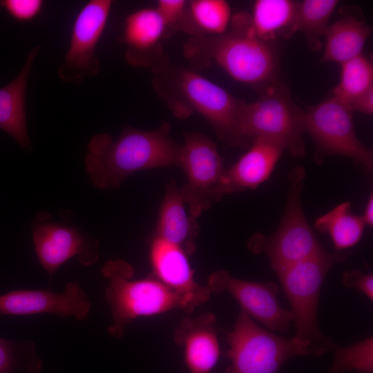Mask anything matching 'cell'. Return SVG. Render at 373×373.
Returning a JSON list of instances; mask_svg holds the SVG:
<instances>
[{
    "label": "cell",
    "instance_id": "52a82bcc",
    "mask_svg": "<svg viewBox=\"0 0 373 373\" xmlns=\"http://www.w3.org/2000/svg\"><path fill=\"white\" fill-rule=\"evenodd\" d=\"M226 338L229 346L227 356L231 361L227 373H278L291 357L318 356L309 343L270 332L243 311Z\"/></svg>",
    "mask_w": 373,
    "mask_h": 373
},
{
    "label": "cell",
    "instance_id": "d6986e66",
    "mask_svg": "<svg viewBox=\"0 0 373 373\" xmlns=\"http://www.w3.org/2000/svg\"><path fill=\"white\" fill-rule=\"evenodd\" d=\"M40 50V46L34 47L19 74L0 88V128L23 149L31 148L27 131L26 93L32 66Z\"/></svg>",
    "mask_w": 373,
    "mask_h": 373
},
{
    "label": "cell",
    "instance_id": "4316f807",
    "mask_svg": "<svg viewBox=\"0 0 373 373\" xmlns=\"http://www.w3.org/2000/svg\"><path fill=\"white\" fill-rule=\"evenodd\" d=\"M43 362L31 341L15 342L0 338V373H41Z\"/></svg>",
    "mask_w": 373,
    "mask_h": 373
},
{
    "label": "cell",
    "instance_id": "d6a6232c",
    "mask_svg": "<svg viewBox=\"0 0 373 373\" xmlns=\"http://www.w3.org/2000/svg\"><path fill=\"white\" fill-rule=\"evenodd\" d=\"M365 226L372 227L373 225V195H370L363 214L361 216Z\"/></svg>",
    "mask_w": 373,
    "mask_h": 373
},
{
    "label": "cell",
    "instance_id": "7c38bea8",
    "mask_svg": "<svg viewBox=\"0 0 373 373\" xmlns=\"http://www.w3.org/2000/svg\"><path fill=\"white\" fill-rule=\"evenodd\" d=\"M32 229L37 258L50 276L75 256L85 266L98 259L97 240L85 237L75 227L52 220L47 213L37 214Z\"/></svg>",
    "mask_w": 373,
    "mask_h": 373
},
{
    "label": "cell",
    "instance_id": "7402d4cb",
    "mask_svg": "<svg viewBox=\"0 0 373 373\" xmlns=\"http://www.w3.org/2000/svg\"><path fill=\"white\" fill-rule=\"evenodd\" d=\"M372 27L358 15L347 14L328 28L320 62L343 64L362 55Z\"/></svg>",
    "mask_w": 373,
    "mask_h": 373
},
{
    "label": "cell",
    "instance_id": "4fadbf2b",
    "mask_svg": "<svg viewBox=\"0 0 373 373\" xmlns=\"http://www.w3.org/2000/svg\"><path fill=\"white\" fill-rule=\"evenodd\" d=\"M211 292L229 293L240 305L242 311L272 331L287 332L293 316L278 300V286L274 283H257L241 280L228 271L211 274L207 287Z\"/></svg>",
    "mask_w": 373,
    "mask_h": 373
},
{
    "label": "cell",
    "instance_id": "7a4b0ae2",
    "mask_svg": "<svg viewBox=\"0 0 373 373\" xmlns=\"http://www.w3.org/2000/svg\"><path fill=\"white\" fill-rule=\"evenodd\" d=\"M184 54L202 66L214 62L234 80L258 92L280 81L276 48L254 35L248 13L232 16L222 35L193 36L185 43Z\"/></svg>",
    "mask_w": 373,
    "mask_h": 373
},
{
    "label": "cell",
    "instance_id": "8fae6325",
    "mask_svg": "<svg viewBox=\"0 0 373 373\" xmlns=\"http://www.w3.org/2000/svg\"><path fill=\"white\" fill-rule=\"evenodd\" d=\"M112 5L111 0H90L78 13L69 47L58 68L59 78L64 82L80 84L86 77L99 73L100 64L95 52Z\"/></svg>",
    "mask_w": 373,
    "mask_h": 373
},
{
    "label": "cell",
    "instance_id": "f1b7e54d",
    "mask_svg": "<svg viewBox=\"0 0 373 373\" xmlns=\"http://www.w3.org/2000/svg\"><path fill=\"white\" fill-rule=\"evenodd\" d=\"M164 20L167 29L178 26L194 35L189 15V3L184 0H159L155 8Z\"/></svg>",
    "mask_w": 373,
    "mask_h": 373
},
{
    "label": "cell",
    "instance_id": "f546056e",
    "mask_svg": "<svg viewBox=\"0 0 373 373\" xmlns=\"http://www.w3.org/2000/svg\"><path fill=\"white\" fill-rule=\"evenodd\" d=\"M41 0H1L0 7L15 20L21 22L34 19L41 11Z\"/></svg>",
    "mask_w": 373,
    "mask_h": 373
},
{
    "label": "cell",
    "instance_id": "ba28073f",
    "mask_svg": "<svg viewBox=\"0 0 373 373\" xmlns=\"http://www.w3.org/2000/svg\"><path fill=\"white\" fill-rule=\"evenodd\" d=\"M305 171L297 166L288 173L286 207L276 231L269 236L258 234L249 242L254 252H264L276 272L306 258L323 247L309 226L300 201Z\"/></svg>",
    "mask_w": 373,
    "mask_h": 373
},
{
    "label": "cell",
    "instance_id": "ac0fdd59",
    "mask_svg": "<svg viewBox=\"0 0 373 373\" xmlns=\"http://www.w3.org/2000/svg\"><path fill=\"white\" fill-rule=\"evenodd\" d=\"M180 188L171 180L166 184L155 227V236L192 255L197 249L195 240L199 225L195 218L186 213Z\"/></svg>",
    "mask_w": 373,
    "mask_h": 373
},
{
    "label": "cell",
    "instance_id": "4dcf8cb0",
    "mask_svg": "<svg viewBox=\"0 0 373 373\" xmlns=\"http://www.w3.org/2000/svg\"><path fill=\"white\" fill-rule=\"evenodd\" d=\"M343 285L347 288L359 290L370 300L373 299V275L360 269L346 271L343 275Z\"/></svg>",
    "mask_w": 373,
    "mask_h": 373
},
{
    "label": "cell",
    "instance_id": "3957f363",
    "mask_svg": "<svg viewBox=\"0 0 373 373\" xmlns=\"http://www.w3.org/2000/svg\"><path fill=\"white\" fill-rule=\"evenodd\" d=\"M155 69V86L179 118L198 112L230 146L247 147L239 133V122L246 102L192 69L166 66Z\"/></svg>",
    "mask_w": 373,
    "mask_h": 373
},
{
    "label": "cell",
    "instance_id": "8992f818",
    "mask_svg": "<svg viewBox=\"0 0 373 373\" xmlns=\"http://www.w3.org/2000/svg\"><path fill=\"white\" fill-rule=\"evenodd\" d=\"M259 98L245 102L239 122L240 135L249 147L256 137L272 139L294 157L305 154V110L292 99L281 81L259 92Z\"/></svg>",
    "mask_w": 373,
    "mask_h": 373
},
{
    "label": "cell",
    "instance_id": "5bb4252c",
    "mask_svg": "<svg viewBox=\"0 0 373 373\" xmlns=\"http://www.w3.org/2000/svg\"><path fill=\"white\" fill-rule=\"evenodd\" d=\"M90 302L76 282H68L64 291L17 290L0 296V315H32L51 313L63 317L85 320Z\"/></svg>",
    "mask_w": 373,
    "mask_h": 373
},
{
    "label": "cell",
    "instance_id": "6da1fadb",
    "mask_svg": "<svg viewBox=\"0 0 373 373\" xmlns=\"http://www.w3.org/2000/svg\"><path fill=\"white\" fill-rule=\"evenodd\" d=\"M182 146L170 136V125L144 131L127 126L113 140L99 133L90 140L85 157L86 172L96 187L113 189L140 171L180 165Z\"/></svg>",
    "mask_w": 373,
    "mask_h": 373
},
{
    "label": "cell",
    "instance_id": "277c9868",
    "mask_svg": "<svg viewBox=\"0 0 373 373\" xmlns=\"http://www.w3.org/2000/svg\"><path fill=\"white\" fill-rule=\"evenodd\" d=\"M108 280L105 297L111 307L113 323L108 332L120 338L136 318L153 316L174 309L191 312L195 307L187 296L167 287L155 276L133 280V267L122 260H111L102 269Z\"/></svg>",
    "mask_w": 373,
    "mask_h": 373
},
{
    "label": "cell",
    "instance_id": "2e32d148",
    "mask_svg": "<svg viewBox=\"0 0 373 373\" xmlns=\"http://www.w3.org/2000/svg\"><path fill=\"white\" fill-rule=\"evenodd\" d=\"M149 257L152 275L163 284L189 298L195 307L209 300L211 292L195 282L187 254L180 248L154 236Z\"/></svg>",
    "mask_w": 373,
    "mask_h": 373
},
{
    "label": "cell",
    "instance_id": "83f0119b",
    "mask_svg": "<svg viewBox=\"0 0 373 373\" xmlns=\"http://www.w3.org/2000/svg\"><path fill=\"white\" fill-rule=\"evenodd\" d=\"M333 365L328 373H373V338L369 337L352 345L335 347Z\"/></svg>",
    "mask_w": 373,
    "mask_h": 373
},
{
    "label": "cell",
    "instance_id": "44dd1931",
    "mask_svg": "<svg viewBox=\"0 0 373 373\" xmlns=\"http://www.w3.org/2000/svg\"><path fill=\"white\" fill-rule=\"evenodd\" d=\"M299 2L291 0H257L249 14V25L258 38L274 43L296 32Z\"/></svg>",
    "mask_w": 373,
    "mask_h": 373
},
{
    "label": "cell",
    "instance_id": "30bf717a",
    "mask_svg": "<svg viewBox=\"0 0 373 373\" xmlns=\"http://www.w3.org/2000/svg\"><path fill=\"white\" fill-rule=\"evenodd\" d=\"M181 167L186 178L180 191L190 215L199 217L214 202L220 200L218 188L224 171L216 144L200 132H184Z\"/></svg>",
    "mask_w": 373,
    "mask_h": 373
},
{
    "label": "cell",
    "instance_id": "e0dca14e",
    "mask_svg": "<svg viewBox=\"0 0 373 373\" xmlns=\"http://www.w3.org/2000/svg\"><path fill=\"white\" fill-rule=\"evenodd\" d=\"M214 314L207 312L184 318L175 331V342L184 347V362L190 373H210L219 359Z\"/></svg>",
    "mask_w": 373,
    "mask_h": 373
},
{
    "label": "cell",
    "instance_id": "1f68e13d",
    "mask_svg": "<svg viewBox=\"0 0 373 373\" xmlns=\"http://www.w3.org/2000/svg\"><path fill=\"white\" fill-rule=\"evenodd\" d=\"M351 111L360 112L372 115L373 114V88L355 99L349 106Z\"/></svg>",
    "mask_w": 373,
    "mask_h": 373
},
{
    "label": "cell",
    "instance_id": "cb8c5ba5",
    "mask_svg": "<svg viewBox=\"0 0 373 373\" xmlns=\"http://www.w3.org/2000/svg\"><path fill=\"white\" fill-rule=\"evenodd\" d=\"M338 1L305 0L299 2L296 32H301L309 49L319 51L323 47L322 39L325 37L330 17Z\"/></svg>",
    "mask_w": 373,
    "mask_h": 373
},
{
    "label": "cell",
    "instance_id": "9c48e42d",
    "mask_svg": "<svg viewBox=\"0 0 373 373\" xmlns=\"http://www.w3.org/2000/svg\"><path fill=\"white\" fill-rule=\"evenodd\" d=\"M305 128L315 145L314 161L321 164L329 156L353 160L367 174L373 171L372 150L358 138L352 112L331 97L305 110Z\"/></svg>",
    "mask_w": 373,
    "mask_h": 373
},
{
    "label": "cell",
    "instance_id": "d4e9b609",
    "mask_svg": "<svg viewBox=\"0 0 373 373\" xmlns=\"http://www.w3.org/2000/svg\"><path fill=\"white\" fill-rule=\"evenodd\" d=\"M373 88V64L363 55L341 64L340 80L334 88V98L348 106L357 98Z\"/></svg>",
    "mask_w": 373,
    "mask_h": 373
},
{
    "label": "cell",
    "instance_id": "484cf974",
    "mask_svg": "<svg viewBox=\"0 0 373 373\" xmlns=\"http://www.w3.org/2000/svg\"><path fill=\"white\" fill-rule=\"evenodd\" d=\"M193 36L220 35L229 28L231 11L224 0H193L189 3Z\"/></svg>",
    "mask_w": 373,
    "mask_h": 373
},
{
    "label": "cell",
    "instance_id": "603a6c76",
    "mask_svg": "<svg viewBox=\"0 0 373 373\" xmlns=\"http://www.w3.org/2000/svg\"><path fill=\"white\" fill-rule=\"evenodd\" d=\"M365 224L361 216L351 211V202H344L316 219L314 227L330 236L335 249L343 251L356 245Z\"/></svg>",
    "mask_w": 373,
    "mask_h": 373
},
{
    "label": "cell",
    "instance_id": "9a60e30c",
    "mask_svg": "<svg viewBox=\"0 0 373 373\" xmlns=\"http://www.w3.org/2000/svg\"><path fill=\"white\" fill-rule=\"evenodd\" d=\"M284 151L283 145L276 140L255 138L247 151L224 169L218 188L220 198L226 194L254 189L269 180Z\"/></svg>",
    "mask_w": 373,
    "mask_h": 373
},
{
    "label": "cell",
    "instance_id": "ffe728a7",
    "mask_svg": "<svg viewBox=\"0 0 373 373\" xmlns=\"http://www.w3.org/2000/svg\"><path fill=\"white\" fill-rule=\"evenodd\" d=\"M166 26L155 8H142L131 13L124 23L120 38L126 48V61L133 66L146 64V53L159 47Z\"/></svg>",
    "mask_w": 373,
    "mask_h": 373
},
{
    "label": "cell",
    "instance_id": "5b68a950",
    "mask_svg": "<svg viewBox=\"0 0 373 373\" xmlns=\"http://www.w3.org/2000/svg\"><path fill=\"white\" fill-rule=\"evenodd\" d=\"M349 251L331 254L324 248L313 255L276 272L290 303L295 338L309 343L318 355L335 348L334 343L320 331L317 310L323 282L329 271L344 262Z\"/></svg>",
    "mask_w": 373,
    "mask_h": 373
}]
</instances>
